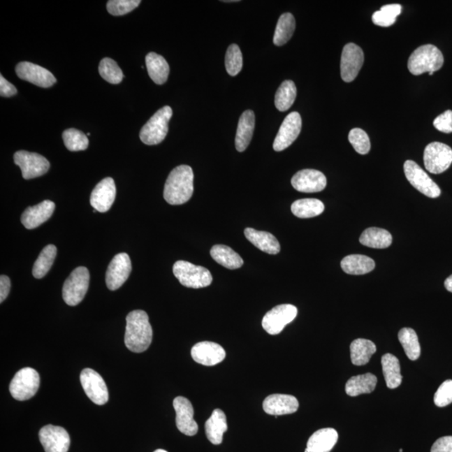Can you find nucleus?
<instances>
[{
    "label": "nucleus",
    "mask_w": 452,
    "mask_h": 452,
    "mask_svg": "<svg viewBox=\"0 0 452 452\" xmlns=\"http://www.w3.org/2000/svg\"><path fill=\"white\" fill-rule=\"evenodd\" d=\"M173 272L181 284L189 289H203L209 286L213 282L212 275L208 269L185 261H177Z\"/></svg>",
    "instance_id": "obj_5"
},
{
    "label": "nucleus",
    "mask_w": 452,
    "mask_h": 452,
    "mask_svg": "<svg viewBox=\"0 0 452 452\" xmlns=\"http://www.w3.org/2000/svg\"><path fill=\"white\" fill-rule=\"evenodd\" d=\"M298 408V400L293 395L274 394L263 401L264 411L271 416L289 415L297 411Z\"/></svg>",
    "instance_id": "obj_22"
},
{
    "label": "nucleus",
    "mask_w": 452,
    "mask_h": 452,
    "mask_svg": "<svg viewBox=\"0 0 452 452\" xmlns=\"http://www.w3.org/2000/svg\"><path fill=\"white\" fill-rule=\"evenodd\" d=\"M398 337L409 360H418L421 356V345L416 331L412 328H404L399 332Z\"/></svg>",
    "instance_id": "obj_37"
},
{
    "label": "nucleus",
    "mask_w": 452,
    "mask_h": 452,
    "mask_svg": "<svg viewBox=\"0 0 452 452\" xmlns=\"http://www.w3.org/2000/svg\"><path fill=\"white\" fill-rule=\"evenodd\" d=\"M10 280L7 276L0 277V302H3L8 297L10 291Z\"/></svg>",
    "instance_id": "obj_50"
},
{
    "label": "nucleus",
    "mask_w": 452,
    "mask_h": 452,
    "mask_svg": "<svg viewBox=\"0 0 452 452\" xmlns=\"http://www.w3.org/2000/svg\"><path fill=\"white\" fill-rule=\"evenodd\" d=\"M140 3V0H110L107 4V8L109 14L120 16L132 12Z\"/></svg>",
    "instance_id": "obj_45"
},
{
    "label": "nucleus",
    "mask_w": 452,
    "mask_h": 452,
    "mask_svg": "<svg viewBox=\"0 0 452 452\" xmlns=\"http://www.w3.org/2000/svg\"><path fill=\"white\" fill-rule=\"evenodd\" d=\"M392 240L390 232L376 227L367 228L360 238V242L363 246L375 249L388 248L392 244Z\"/></svg>",
    "instance_id": "obj_32"
},
{
    "label": "nucleus",
    "mask_w": 452,
    "mask_h": 452,
    "mask_svg": "<svg viewBox=\"0 0 452 452\" xmlns=\"http://www.w3.org/2000/svg\"><path fill=\"white\" fill-rule=\"evenodd\" d=\"M16 166L20 168L24 180L37 178L48 172L50 164L43 156L28 151L16 152L14 156Z\"/></svg>",
    "instance_id": "obj_10"
},
{
    "label": "nucleus",
    "mask_w": 452,
    "mask_h": 452,
    "mask_svg": "<svg viewBox=\"0 0 452 452\" xmlns=\"http://www.w3.org/2000/svg\"><path fill=\"white\" fill-rule=\"evenodd\" d=\"M444 64V57L440 50L433 45L420 46L411 54L408 61L409 73L420 75L425 73H436Z\"/></svg>",
    "instance_id": "obj_3"
},
{
    "label": "nucleus",
    "mask_w": 452,
    "mask_h": 452,
    "mask_svg": "<svg viewBox=\"0 0 452 452\" xmlns=\"http://www.w3.org/2000/svg\"><path fill=\"white\" fill-rule=\"evenodd\" d=\"M298 315V308L291 304H282L272 308L263 319V327L269 335H277Z\"/></svg>",
    "instance_id": "obj_11"
},
{
    "label": "nucleus",
    "mask_w": 452,
    "mask_h": 452,
    "mask_svg": "<svg viewBox=\"0 0 452 452\" xmlns=\"http://www.w3.org/2000/svg\"><path fill=\"white\" fill-rule=\"evenodd\" d=\"M430 452H452V437H444L434 443Z\"/></svg>",
    "instance_id": "obj_48"
},
{
    "label": "nucleus",
    "mask_w": 452,
    "mask_h": 452,
    "mask_svg": "<svg viewBox=\"0 0 452 452\" xmlns=\"http://www.w3.org/2000/svg\"><path fill=\"white\" fill-rule=\"evenodd\" d=\"M194 193V172L191 167L180 166L173 170L164 185L163 197L172 205H183Z\"/></svg>",
    "instance_id": "obj_2"
},
{
    "label": "nucleus",
    "mask_w": 452,
    "mask_h": 452,
    "mask_svg": "<svg viewBox=\"0 0 452 452\" xmlns=\"http://www.w3.org/2000/svg\"><path fill=\"white\" fill-rule=\"evenodd\" d=\"M80 380L84 391L93 403L99 405L108 403L109 394L107 384L97 372L92 369L83 370Z\"/></svg>",
    "instance_id": "obj_12"
},
{
    "label": "nucleus",
    "mask_w": 452,
    "mask_h": 452,
    "mask_svg": "<svg viewBox=\"0 0 452 452\" xmlns=\"http://www.w3.org/2000/svg\"><path fill=\"white\" fill-rule=\"evenodd\" d=\"M375 352L376 346L370 340L358 339L353 341L350 345L351 361L356 366L366 365Z\"/></svg>",
    "instance_id": "obj_34"
},
{
    "label": "nucleus",
    "mask_w": 452,
    "mask_h": 452,
    "mask_svg": "<svg viewBox=\"0 0 452 452\" xmlns=\"http://www.w3.org/2000/svg\"><path fill=\"white\" fill-rule=\"evenodd\" d=\"M212 258L224 268L235 270L242 267L244 261L235 251L225 245H217L210 251Z\"/></svg>",
    "instance_id": "obj_30"
},
{
    "label": "nucleus",
    "mask_w": 452,
    "mask_h": 452,
    "mask_svg": "<svg viewBox=\"0 0 452 452\" xmlns=\"http://www.w3.org/2000/svg\"><path fill=\"white\" fill-rule=\"evenodd\" d=\"M40 375L32 367H24L17 372L10 384L13 398L24 401L32 398L39 390Z\"/></svg>",
    "instance_id": "obj_7"
},
{
    "label": "nucleus",
    "mask_w": 452,
    "mask_h": 452,
    "mask_svg": "<svg viewBox=\"0 0 452 452\" xmlns=\"http://www.w3.org/2000/svg\"><path fill=\"white\" fill-rule=\"evenodd\" d=\"M382 369L386 386L390 388H398L402 383L400 365L398 358L391 353H386L381 358Z\"/></svg>",
    "instance_id": "obj_33"
},
{
    "label": "nucleus",
    "mask_w": 452,
    "mask_h": 452,
    "mask_svg": "<svg viewBox=\"0 0 452 452\" xmlns=\"http://www.w3.org/2000/svg\"><path fill=\"white\" fill-rule=\"evenodd\" d=\"M145 61L147 73L153 82L158 85L166 83L170 75V66L166 59L157 53L150 52Z\"/></svg>",
    "instance_id": "obj_28"
},
{
    "label": "nucleus",
    "mask_w": 452,
    "mask_h": 452,
    "mask_svg": "<svg viewBox=\"0 0 452 452\" xmlns=\"http://www.w3.org/2000/svg\"><path fill=\"white\" fill-rule=\"evenodd\" d=\"M54 208V203L50 201H45L35 206L29 207L24 211L21 222L27 229H35L52 217Z\"/></svg>",
    "instance_id": "obj_23"
},
{
    "label": "nucleus",
    "mask_w": 452,
    "mask_h": 452,
    "mask_svg": "<svg viewBox=\"0 0 452 452\" xmlns=\"http://www.w3.org/2000/svg\"><path fill=\"white\" fill-rule=\"evenodd\" d=\"M154 452H168V451H166V450L158 449V450H156Z\"/></svg>",
    "instance_id": "obj_52"
},
{
    "label": "nucleus",
    "mask_w": 452,
    "mask_h": 452,
    "mask_svg": "<svg viewBox=\"0 0 452 452\" xmlns=\"http://www.w3.org/2000/svg\"><path fill=\"white\" fill-rule=\"evenodd\" d=\"M99 73L105 81L111 84H119L124 78L117 63L111 58H104L101 61Z\"/></svg>",
    "instance_id": "obj_42"
},
{
    "label": "nucleus",
    "mask_w": 452,
    "mask_h": 452,
    "mask_svg": "<svg viewBox=\"0 0 452 452\" xmlns=\"http://www.w3.org/2000/svg\"><path fill=\"white\" fill-rule=\"evenodd\" d=\"M291 185L299 192L316 193L323 191L326 188L327 179L319 170H303L298 171L293 177Z\"/></svg>",
    "instance_id": "obj_19"
},
{
    "label": "nucleus",
    "mask_w": 452,
    "mask_h": 452,
    "mask_svg": "<svg viewBox=\"0 0 452 452\" xmlns=\"http://www.w3.org/2000/svg\"><path fill=\"white\" fill-rule=\"evenodd\" d=\"M39 438L45 452H67L69 450V434L61 426H44L40 430Z\"/></svg>",
    "instance_id": "obj_16"
},
{
    "label": "nucleus",
    "mask_w": 452,
    "mask_h": 452,
    "mask_svg": "<svg viewBox=\"0 0 452 452\" xmlns=\"http://www.w3.org/2000/svg\"><path fill=\"white\" fill-rule=\"evenodd\" d=\"M365 61V54L360 46L349 43L342 52L340 73L341 78L345 82H351L356 80Z\"/></svg>",
    "instance_id": "obj_13"
},
{
    "label": "nucleus",
    "mask_w": 452,
    "mask_h": 452,
    "mask_svg": "<svg viewBox=\"0 0 452 452\" xmlns=\"http://www.w3.org/2000/svg\"><path fill=\"white\" fill-rule=\"evenodd\" d=\"M435 404L438 407H445L452 403V380H446L438 388L434 396Z\"/></svg>",
    "instance_id": "obj_46"
},
{
    "label": "nucleus",
    "mask_w": 452,
    "mask_h": 452,
    "mask_svg": "<svg viewBox=\"0 0 452 452\" xmlns=\"http://www.w3.org/2000/svg\"><path fill=\"white\" fill-rule=\"evenodd\" d=\"M243 57L242 50L235 44H231L228 48L226 54V68L231 77L238 75L242 70Z\"/></svg>",
    "instance_id": "obj_43"
},
{
    "label": "nucleus",
    "mask_w": 452,
    "mask_h": 452,
    "mask_svg": "<svg viewBox=\"0 0 452 452\" xmlns=\"http://www.w3.org/2000/svg\"><path fill=\"white\" fill-rule=\"evenodd\" d=\"M344 272L350 275H365L373 271L375 263L370 257L363 255H350L341 261Z\"/></svg>",
    "instance_id": "obj_31"
},
{
    "label": "nucleus",
    "mask_w": 452,
    "mask_h": 452,
    "mask_svg": "<svg viewBox=\"0 0 452 452\" xmlns=\"http://www.w3.org/2000/svg\"><path fill=\"white\" fill-rule=\"evenodd\" d=\"M297 97V87L293 81L283 82L277 91L275 96V105L280 112H286L291 105Z\"/></svg>",
    "instance_id": "obj_39"
},
{
    "label": "nucleus",
    "mask_w": 452,
    "mask_h": 452,
    "mask_svg": "<svg viewBox=\"0 0 452 452\" xmlns=\"http://www.w3.org/2000/svg\"><path fill=\"white\" fill-rule=\"evenodd\" d=\"M173 116V110L170 105L159 109L154 116L147 121L141 129V141L146 145H157L162 143L168 132V122Z\"/></svg>",
    "instance_id": "obj_4"
},
{
    "label": "nucleus",
    "mask_w": 452,
    "mask_h": 452,
    "mask_svg": "<svg viewBox=\"0 0 452 452\" xmlns=\"http://www.w3.org/2000/svg\"><path fill=\"white\" fill-rule=\"evenodd\" d=\"M90 274L87 268L80 267L71 273L63 285L62 297L67 305L74 307L82 301L89 287Z\"/></svg>",
    "instance_id": "obj_6"
},
{
    "label": "nucleus",
    "mask_w": 452,
    "mask_h": 452,
    "mask_svg": "<svg viewBox=\"0 0 452 452\" xmlns=\"http://www.w3.org/2000/svg\"><path fill=\"white\" fill-rule=\"evenodd\" d=\"M15 71L21 80L37 87L48 88L57 82L56 78L50 71L31 62H20L16 66Z\"/></svg>",
    "instance_id": "obj_17"
},
{
    "label": "nucleus",
    "mask_w": 452,
    "mask_h": 452,
    "mask_svg": "<svg viewBox=\"0 0 452 452\" xmlns=\"http://www.w3.org/2000/svg\"><path fill=\"white\" fill-rule=\"evenodd\" d=\"M433 125L440 132L445 133H452V111L447 110L444 113L439 115L434 120Z\"/></svg>",
    "instance_id": "obj_47"
},
{
    "label": "nucleus",
    "mask_w": 452,
    "mask_h": 452,
    "mask_svg": "<svg viewBox=\"0 0 452 452\" xmlns=\"http://www.w3.org/2000/svg\"><path fill=\"white\" fill-rule=\"evenodd\" d=\"M349 140L353 149L360 154H367L371 147L370 140L365 131L360 129H353L350 131Z\"/></svg>",
    "instance_id": "obj_44"
},
{
    "label": "nucleus",
    "mask_w": 452,
    "mask_h": 452,
    "mask_svg": "<svg viewBox=\"0 0 452 452\" xmlns=\"http://www.w3.org/2000/svg\"><path fill=\"white\" fill-rule=\"evenodd\" d=\"M302 130V117L297 112H291L287 115L279 129L273 143L275 151L285 150L293 145L298 138Z\"/></svg>",
    "instance_id": "obj_15"
},
{
    "label": "nucleus",
    "mask_w": 452,
    "mask_h": 452,
    "mask_svg": "<svg viewBox=\"0 0 452 452\" xmlns=\"http://www.w3.org/2000/svg\"><path fill=\"white\" fill-rule=\"evenodd\" d=\"M90 135H91V133H88L87 134V136H90Z\"/></svg>",
    "instance_id": "obj_53"
},
{
    "label": "nucleus",
    "mask_w": 452,
    "mask_h": 452,
    "mask_svg": "<svg viewBox=\"0 0 452 452\" xmlns=\"http://www.w3.org/2000/svg\"><path fill=\"white\" fill-rule=\"evenodd\" d=\"M339 439L337 430L324 428L312 434L307 442L305 452H330Z\"/></svg>",
    "instance_id": "obj_24"
},
{
    "label": "nucleus",
    "mask_w": 452,
    "mask_h": 452,
    "mask_svg": "<svg viewBox=\"0 0 452 452\" xmlns=\"http://www.w3.org/2000/svg\"><path fill=\"white\" fill-rule=\"evenodd\" d=\"M226 414L215 409L210 419L205 422V433L208 440L214 445L221 444L223 436L227 432Z\"/></svg>",
    "instance_id": "obj_27"
},
{
    "label": "nucleus",
    "mask_w": 452,
    "mask_h": 452,
    "mask_svg": "<svg viewBox=\"0 0 452 452\" xmlns=\"http://www.w3.org/2000/svg\"><path fill=\"white\" fill-rule=\"evenodd\" d=\"M17 94L16 87L8 82L3 75H0V95L4 97H10Z\"/></svg>",
    "instance_id": "obj_49"
},
{
    "label": "nucleus",
    "mask_w": 452,
    "mask_h": 452,
    "mask_svg": "<svg viewBox=\"0 0 452 452\" xmlns=\"http://www.w3.org/2000/svg\"><path fill=\"white\" fill-rule=\"evenodd\" d=\"M400 452H403V450H402V449H400Z\"/></svg>",
    "instance_id": "obj_54"
},
{
    "label": "nucleus",
    "mask_w": 452,
    "mask_h": 452,
    "mask_svg": "<svg viewBox=\"0 0 452 452\" xmlns=\"http://www.w3.org/2000/svg\"><path fill=\"white\" fill-rule=\"evenodd\" d=\"M57 254V249L54 245H48L41 252L39 257L34 264L32 273L37 279L44 277L52 268Z\"/></svg>",
    "instance_id": "obj_38"
},
{
    "label": "nucleus",
    "mask_w": 452,
    "mask_h": 452,
    "mask_svg": "<svg viewBox=\"0 0 452 452\" xmlns=\"http://www.w3.org/2000/svg\"><path fill=\"white\" fill-rule=\"evenodd\" d=\"M116 184L112 178H105L97 184L91 194V205L101 213L107 212L116 198Z\"/></svg>",
    "instance_id": "obj_20"
},
{
    "label": "nucleus",
    "mask_w": 452,
    "mask_h": 452,
    "mask_svg": "<svg viewBox=\"0 0 452 452\" xmlns=\"http://www.w3.org/2000/svg\"><path fill=\"white\" fill-rule=\"evenodd\" d=\"M173 404L176 412L177 428L186 436H196L198 428L196 421L194 420L192 404L187 398L179 396L175 399Z\"/></svg>",
    "instance_id": "obj_18"
},
{
    "label": "nucleus",
    "mask_w": 452,
    "mask_h": 452,
    "mask_svg": "<svg viewBox=\"0 0 452 452\" xmlns=\"http://www.w3.org/2000/svg\"><path fill=\"white\" fill-rule=\"evenodd\" d=\"M452 163V150L445 143L435 142L425 147L424 164L432 174L439 175L449 170Z\"/></svg>",
    "instance_id": "obj_8"
},
{
    "label": "nucleus",
    "mask_w": 452,
    "mask_h": 452,
    "mask_svg": "<svg viewBox=\"0 0 452 452\" xmlns=\"http://www.w3.org/2000/svg\"><path fill=\"white\" fill-rule=\"evenodd\" d=\"M245 235L254 246L268 254L277 255L281 251L280 244L269 232L259 231L253 228H247Z\"/></svg>",
    "instance_id": "obj_25"
},
{
    "label": "nucleus",
    "mask_w": 452,
    "mask_h": 452,
    "mask_svg": "<svg viewBox=\"0 0 452 452\" xmlns=\"http://www.w3.org/2000/svg\"><path fill=\"white\" fill-rule=\"evenodd\" d=\"M401 10H402V7L399 3L388 4L376 11L372 17V20L374 24L379 25V27H391L395 23L397 17L401 14Z\"/></svg>",
    "instance_id": "obj_40"
},
{
    "label": "nucleus",
    "mask_w": 452,
    "mask_h": 452,
    "mask_svg": "<svg viewBox=\"0 0 452 452\" xmlns=\"http://www.w3.org/2000/svg\"><path fill=\"white\" fill-rule=\"evenodd\" d=\"M376 384H377V378L373 374L353 376L346 383L345 391L351 397L370 394L375 390Z\"/></svg>",
    "instance_id": "obj_29"
},
{
    "label": "nucleus",
    "mask_w": 452,
    "mask_h": 452,
    "mask_svg": "<svg viewBox=\"0 0 452 452\" xmlns=\"http://www.w3.org/2000/svg\"><path fill=\"white\" fill-rule=\"evenodd\" d=\"M296 28L294 16L291 13H285L278 20L275 31L273 43L277 46L284 45L293 37Z\"/></svg>",
    "instance_id": "obj_36"
},
{
    "label": "nucleus",
    "mask_w": 452,
    "mask_h": 452,
    "mask_svg": "<svg viewBox=\"0 0 452 452\" xmlns=\"http://www.w3.org/2000/svg\"><path fill=\"white\" fill-rule=\"evenodd\" d=\"M445 287L447 291H449L450 293H452V275L445 281Z\"/></svg>",
    "instance_id": "obj_51"
},
{
    "label": "nucleus",
    "mask_w": 452,
    "mask_h": 452,
    "mask_svg": "<svg viewBox=\"0 0 452 452\" xmlns=\"http://www.w3.org/2000/svg\"><path fill=\"white\" fill-rule=\"evenodd\" d=\"M131 272H132V263L126 253H120L114 256L105 274V283L108 289L115 291L120 289L128 280Z\"/></svg>",
    "instance_id": "obj_14"
},
{
    "label": "nucleus",
    "mask_w": 452,
    "mask_h": 452,
    "mask_svg": "<svg viewBox=\"0 0 452 452\" xmlns=\"http://www.w3.org/2000/svg\"><path fill=\"white\" fill-rule=\"evenodd\" d=\"M193 360L200 365L214 366L225 360L226 353L221 345L204 341L194 345L191 349Z\"/></svg>",
    "instance_id": "obj_21"
},
{
    "label": "nucleus",
    "mask_w": 452,
    "mask_h": 452,
    "mask_svg": "<svg viewBox=\"0 0 452 452\" xmlns=\"http://www.w3.org/2000/svg\"><path fill=\"white\" fill-rule=\"evenodd\" d=\"M125 344L130 351L143 353L146 351L153 340V329L150 323L149 315L142 310H135L126 316Z\"/></svg>",
    "instance_id": "obj_1"
},
{
    "label": "nucleus",
    "mask_w": 452,
    "mask_h": 452,
    "mask_svg": "<svg viewBox=\"0 0 452 452\" xmlns=\"http://www.w3.org/2000/svg\"><path fill=\"white\" fill-rule=\"evenodd\" d=\"M66 149L71 152L86 150L89 140L86 134L75 129H66L62 134Z\"/></svg>",
    "instance_id": "obj_41"
},
{
    "label": "nucleus",
    "mask_w": 452,
    "mask_h": 452,
    "mask_svg": "<svg viewBox=\"0 0 452 452\" xmlns=\"http://www.w3.org/2000/svg\"><path fill=\"white\" fill-rule=\"evenodd\" d=\"M291 212L298 218L307 219L319 217L323 212V203L316 198H302L295 201L291 207Z\"/></svg>",
    "instance_id": "obj_35"
},
{
    "label": "nucleus",
    "mask_w": 452,
    "mask_h": 452,
    "mask_svg": "<svg viewBox=\"0 0 452 452\" xmlns=\"http://www.w3.org/2000/svg\"><path fill=\"white\" fill-rule=\"evenodd\" d=\"M254 129L255 114L251 110H247L240 117L235 136V147L240 153L246 150L250 145Z\"/></svg>",
    "instance_id": "obj_26"
},
{
    "label": "nucleus",
    "mask_w": 452,
    "mask_h": 452,
    "mask_svg": "<svg viewBox=\"0 0 452 452\" xmlns=\"http://www.w3.org/2000/svg\"><path fill=\"white\" fill-rule=\"evenodd\" d=\"M404 172L409 183L418 191L432 198L441 196V189L416 162L407 160L404 164Z\"/></svg>",
    "instance_id": "obj_9"
}]
</instances>
